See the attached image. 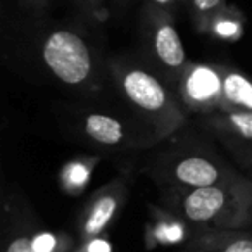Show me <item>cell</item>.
I'll list each match as a JSON object with an SVG mask.
<instances>
[{
    "label": "cell",
    "instance_id": "cell-14",
    "mask_svg": "<svg viewBox=\"0 0 252 252\" xmlns=\"http://www.w3.org/2000/svg\"><path fill=\"white\" fill-rule=\"evenodd\" d=\"M73 252H112V247L107 240L98 237L88 242H80V245Z\"/></svg>",
    "mask_w": 252,
    "mask_h": 252
},
{
    "label": "cell",
    "instance_id": "cell-1",
    "mask_svg": "<svg viewBox=\"0 0 252 252\" xmlns=\"http://www.w3.org/2000/svg\"><path fill=\"white\" fill-rule=\"evenodd\" d=\"M168 211L195 230H249L252 216V180L204 189L171 187L164 197Z\"/></svg>",
    "mask_w": 252,
    "mask_h": 252
},
{
    "label": "cell",
    "instance_id": "cell-4",
    "mask_svg": "<svg viewBox=\"0 0 252 252\" xmlns=\"http://www.w3.org/2000/svg\"><path fill=\"white\" fill-rule=\"evenodd\" d=\"M245 176L204 156H185L171 162L166 182L171 187L183 189H204V187L233 185Z\"/></svg>",
    "mask_w": 252,
    "mask_h": 252
},
{
    "label": "cell",
    "instance_id": "cell-16",
    "mask_svg": "<svg viewBox=\"0 0 252 252\" xmlns=\"http://www.w3.org/2000/svg\"><path fill=\"white\" fill-rule=\"evenodd\" d=\"M247 176H249V178H251V180H252V168H251V169H249V175H247Z\"/></svg>",
    "mask_w": 252,
    "mask_h": 252
},
{
    "label": "cell",
    "instance_id": "cell-15",
    "mask_svg": "<svg viewBox=\"0 0 252 252\" xmlns=\"http://www.w3.org/2000/svg\"><path fill=\"white\" fill-rule=\"evenodd\" d=\"M151 2L159 9H169L173 4H175L176 0H151Z\"/></svg>",
    "mask_w": 252,
    "mask_h": 252
},
{
    "label": "cell",
    "instance_id": "cell-8",
    "mask_svg": "<svg viewBox=\"0 0 252 252\" xmlns=\"http://www.w3.org/2000/svg\"><path fill=\"white\" fill-rule=\"evenodd\" d=\"M220 100L221 111H252V81L237 71H223Z\"/></svg>",
    "mask_w": 252,
    "mask_h": 252
},
{
    "label": "cell",
    "instance_id": "cell-11",
    "mask_svg": "<svg viewBox=\"0 0 252 252\" xmlns=\"http://www.w3.org/2000/svg\"><path fill=\"white\" fill-rule=\"evenodd\" d=\"M220 125L228 133L252 142V111H221Z\"/></svg>",
    "mask_w": 252,
    "mask_h": 252
},
{
    "label": "cell",
    "instance_id": "cell-12",
    "mask_svg": "<svg viewBox=\"0 0 252 252\" xmlns=\"http://www.w3.org/2000/svg\"><path fill=\"white\" fill-rule=\"evenodd\" d=\"M4 252H40L35 244V235L28 228L12 226L5 238Z\"/></svg>",
    "mask_w": 252,
    "mask_h": 252
},
{
    "label": "cell",
    "instance_id": "cell-9",
    "mask_svg": "<svg viewBox=\"0 0 252 252\" xmlns=\"http://www.w3.org/2000/svg\"><path fill=\"white\" fill-rule=\"evenodd\" d=\"M154 52L158 59L169 69H182L185 66V49L176 28L164 21L154 30Z\"/></svg>",
    "mask_w": 252,
    "mask_h": 252
},
{
    "label": "cell",
    "instance_id": "cell-7",
    "mask_svg": "<svg viewBox=\"0 0 252 252\" xmlns=\"http://www.w3.org/2000/svg\"><path fill=\"white\" fill-rule=\"evenodd\" d=\"M193 233H195V228H192L187 221L173 214L171 211H166V213L159 214L154 224L149 226L147 245L158 247V245L187 244Z\"/></svg>",
    "mask_w": 252,
    "mask_h": 252
},
{
    "label": "cell",
    "instance_id": "cell-10",
    "mask_svg": "<svg viewBox=\"0 0 252 252\" xmlns=\"http://www.w3.org/2000/svg\"><path fill=\"white\" fill-rule=\"evenodd\" d=\"M83 130L88 138L100 145H118L125 138V131H123V123L119 119L112 118L107 114H88L85 118Z\"/></svg>",
    "mask_w": 252,
    "mask_h": 252
},
{
    "label": "cell",
    "instance_id": "cell-13",
    "mask_svg": "<svg viewBox=\"0 0 252 252\" xmlns=\"http://www.w3.org/2000/svg\"><path fill=\"white\" fill-rule=\"evenodd\" d=\"M200 25H209L211 19L223 9L224 0H190Z\"/></svg>",
    "mask_w": 252,
    "mask_h": 252
},
{
    "label": "cell",
    "instance_id": "cell-5",
    "mask_svg": "<svg viewBox=\"0 0 252 252\" xmlns=\"http://www.w3.org/2000/svg\"><path fill=\"white\" fill-rule=\"evenodd\" d=\"M128 195V187L123 178L104 185L85 206L78 221L80 242H88L105 233L123 209Z\"/></svg>",
    "mask_w": 252,
    "mask_h": 252
},
{
    "label": "cell",
    "instance_id": "cell-3",
    "mask_svg": "<svg viewBox=\"0 0 252 252\" xmlns=\"http://www.w3.org/2000/svg\"><path fill=\"white\" fill-rule=\"evenodd\" d=\"M42 59L50 73L66 85H83L94 69L87 42L69 30H57L47 36Z\"/></svg>",
    "mask_w": 252,
    "mask_h": 252
},
{
    "label": "cell",
    "instance_id": "cell-6",
    "mask_svg": "<svg viewBox=\"0 0 252 252\" xmlns=\"http://www.w3.org/2000/svg\"><path fill=\"white\" fill-rule=\"evenodd\" d=\"M183 252H252V230H195Z\"/></svg>",
    "mask_w": 252,
    "mask_h": 252
},
{
    "label": "cell",
    "instance_id": "cell-17",
    "mask_svg": "<svg viewBox=\"0 0 252 252\" xmlns=\"http://www.w3.org/2000/svg\"><path fill=\"white\" fill-rule=\"evenodd\" d=\"M249 230H252V216H251V226H249Z\"/></svg>",
    "mask_w": 252,
    "mask_h": 252
},
{
    "label": "cell",
    "instance_id": "cell-2",
    "mask_svg": "<svg viewBox=\"0 0 252 252\" xmlns=\"http://www.w3.org/2000/svg\"><path fill=\"white\" fill-rule=\"evenodd\" d=\"M119 85L125 97L154 126L159 137H168L180 128L183 114L164 85L151 73L131 67L119 73Z\"/></svg>",
    "mask_w": 252,
    "mask_h": 252
}]
</instances>
